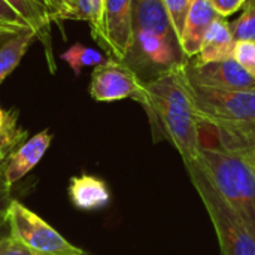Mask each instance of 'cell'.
Returning <instances> with one entry per match:
<instances>
[{
  "instance_id": "4316f807",
  "label": "cell",
  "mask_w": 255,
  "mask_h": 255,
  "mask_svg": "<svg viewBox=\"0 0 255 255\" xmlns=\"http://www.w3.org/2000/svg\"><path fill=\"white\" fill-rule=\"evenodd\" d=\"M242 152L245 154L247 160L250 161V164L253 166V169H254V172H255V145L250 146V148H247V149H242Z\"/></svg>"
},
{
  "instance_id": "3957f363",
  "label": "cell",
  "mask_w": 255,
  "mask_h": 255,
  "mask_svg": "<svg viewBox=\"0 0 255 255\" xmlns=\"http://www.w3.org/2000/svg\"><path fill=\"white\" fill-rule=\"evenodd\" d=\"M197 163L255 236V172L245 154L218 143L203 145Z\"/></svg>"
},
{
  "instance_id": "9c48e42d",
  "label": "cell",
  "mask_w": 255,
  "mask_h": 255,
  "mask_svg": "<svg viewBox=\"0 0 255 255\" xmlns=\"http://www.w3.org/2000/svg\"><path fill=\"white\" fill-rule=\"evenodd\" d=\"M52 140L48 130H42L30 139L19 143L7 157L4 169V181L9 187L22 179L46 154Z\"/></svg>"
},
{
  "instance_id": "7a4b0ae2",
  "label": "cell",
  "mask_w": 255,
  "mask_h": 255,
  "mask_svg": "<svg viewBox=\"0 0 255 255\" xmlns=\"http://www.w3.org/2000/svg\"><path fill=\"white\" fill-rule=\"evenodd\" d=\"M187 84L200 130H212L215 143L241 151L255 145V88L221 90L188 79Z\"/></svg>"
},
{
  "instance_id": "4fadbf2b",
  "label": "cell",
  "mask_w": 255,
  "mask_h": 255,
  "mask_svg": "<svg viewBox=\"0 0 255 255\" xmlns=\"http://www.w3.org/2000/svg\"><path fill=\"white\" fill-rule=\"evenodd\" d=\"M105 0H64V19H76L88 22L93 39L97 42L102 31V15Z\"/></svg>"
},
{
  "instance_id": "d4e9b609",
  "label": "cell",
  "mask_w": 255,
  "mask_h": 255,
  "mask_svg": "<svg viewBox=\"0 0 255 255\" xmlns=\"http://www.w3.org/2000/svg\"><path fill=\"white\" fill-rule=\"evenodd\" d=\"M45 3L49 9L52 22L61 21L63 12H64V0H45Z\"/></svg>"
},
{
  "instance_id": "52a82bcc",
  "label": "cell",
  "mask_w": 255,
  "mask_h": 255,
  "mask_svg": "<svg viewBox=\"0 0 255 255\" xmlns=\"http://www.w3.org/2000/svg\"><path fill=\"white\" fill-rule=\"evenodd\" d=\"M133 42V0H105L97 43L109 58L124 61Z\"/></svg>"
},
{
  "instance_id": "5bb4252c",
  "label": "cell",
  "mask_w": 255,
  "mask_h": 255,
  "mask_svg": "<svg viewBox=\"0 0 255 255\" xmlns=\"http://www.w3.org/2000/svg\"><path fill=\"white\" fill-rule=\"evenodd\" d=\"M37 37L34 31L10 36L0 48V85L16 69L31 42Z\"/></svg>"
},
{
  "instance_id": "44dd1931",
  "label": "cell",
  "mask_w": 255,
  "mask_h": 255,
  "mask_svg": "<svg viewBox=\"0 0 255 255\" xmlns=\"http://www.w3.org/2000/svg\"><path fill=\"white\" fill-rule=\"evenodd\" d=\"M233 58L255 79V42H236Z\"/></svg>"
},
{
  "instance_id": "484cf974",
  "label": "cell",
  "mask_w": 255,
  "mask_h": 255,
  "mask_svg": "<svg viewBox=\"0 0 255 255\" xmlns=\"http://www.w3.org/2000/svg\"><path fill=\"white\" fill-rule=\"evenodd\" d=\"M10 238V232H9V224H7V218L0 221V254L3 251V247L6 244V241Z\"/></svg>"
},
{
  "instance_id": "83f0119b",
  "label": "cell",
  "mask_w": 255,
  "mask_h": 255,
  "mask_svg": "<svg viewBox=\"0 0 255 255\" xmlns=\"http://www.w3.org/2000/svg\"><path fill=\"white\" fill-rule=\"evenodd\" d=\"M6 121H7V112H4L1 108H0V133L3 131L4 126H6Z\"/></svg>"
},
{
  "instance_id": "7402d4cb",
  "label": "cell",
  "mask_w": 255,
  "mask_h": 255,
  "mask_svg": "<svg viewBox=\"0 0 255 255\" xmlns=\"http://www.w3.org/2000/svg\"><path fill=\"white\" fill-rule=\"evenodd\" d=\"M4 169H6V161L0 164V221L6 218L9 206L13 200L10 197V187L4 181Z\"/></svg>"
},
{
  "instance_id": "5b68a950",
  "label": "cell",
  "mask_w": 255,
  "mask_h": 255,
  "mask_svg": "<svg viewBox=\"0 0 255 255\" xmlns=\"http://www.w3.org/2000/svg\"><path fill=\"white\" fill-rule=\"evenodd\" d=\"M6 218L10 238L36 255H87L19 200H12Z\"/></svg>"
},
{
  "instance_id": "9a60e30c",
  "label": "cell",
  "mask_w": 255,
  "mask_h": 255,
  "mask_svg": "<svg viewBox=\"0 0 255 255\" xmlns=\"http://www.w3.org/2000/svg\"><path fill=\"white\" fill-rule=\"evenodd\" d=\"M10 4L36 31V34H43L49 30L52 22L49 9L45 0H4Z\"/></svg>"
},
{
  "instance_id": "d6986e66",
  "label": "cell",
  "mask_w": 255,
  "mask_h": 255,
  "mask_svg": "<svg viewBox=\"0 0 255 255\" xmlns=\"http://www.w3.org/2000/svg\"><path fill=\"white\" fill-rule=\"evenodd\" d=\"M0 25L6 27L12 33V36L19 34V33L34 31L28 25V22L10 4H7L4 0H0Z\"/></svg>"
},
{
  "instance_id": "e0dca14e",
  "label": "cell",
  "mask_w": 255,
  "mask_h": 255,
  "mask_svg": "<svg viewBox=\"0 0 255 255\" xmlns=\"http://www.w3.org/2000/svg\"><path fill=\"white\" fill-rule=\"evenodd\" d=\"M242 15L230 24L236 42H255V0H247Z\"/></svg>"
},
{
  "instance_id": "8fae6325",
  "label": "cell",
  "mask_w": 255,
  "mask_h": 255,
  "mask_svg": "<svg viewBox=\"0 0 255 255\" xmlns=\"http://www.w3.org/2000/svg\"><path fill=\"white\" fill-rule=\"evenodd\" d=\"M69 199L79 211H100L111 202V191L106 182L97 176L82 173L69 182Z\"/></svg>"
},
{
  "instance_id": "cb8c5ba5",
  "label": "cell",
  "mask_w": 255,
  "mask_h": 255,
  "mask_svg": "<svg viewBox=\"0 0 255 255\" xmlns=\"http://www.w3.org/2000/svg\"><path fill=\"white\" fill-rule=\"evenodd\" d=\"M0 255H36L33 251H30L27 247H24L22 244L13 241L12 238H9L3 247V251Z\"/></svg>"
},
{
  "instance_id": "2e32d148",
  "label": "cell",
  "mask_w": 255,
  "mask_h": 255,
  "mask_svg": "<svg viewBox=\"0 0 255 255\" xmlns=\"http://www.w3.org/2000/svg\"><path fill=\"white\" fill-rule=\"evenodd\" d=\"M61 60L69 64V67L73 70V73L78 76L82 69L85 67H97L102 64L106 58L102 52H99L94 48L85 46L82 43H73L70 48H67L61 54Z\"/></svg>"
},
{
  "instance_id": "603a6c76",
  "label": "cell",
  "mask_w": 255,
  "mask_h": 255,
  "mask_svg": "<svg viewBox=\"0 0 255 255\" xmlns=\"http://www.w3.org/2000/svg\"><path fill=\"white\" fill-rule=\"evenodd\" d=\"M212 7L221 16H229L245 6L247 0H209Z\"/></svg>"
},
{
  "instance_id": "ac0fdd59",
  "label": "cell",
  "mask_w": 255,
  "mask_h": 255,
  "mask_svg": "<svg viewBox=\"0 0 255 255\" xmlns=\"http://www.w3.org/2000/svg\"><path fill=\"white\" fill-rule=\"evenodd\" d=\"M24 134H25V131H22L16 126L15 115H12L10 112H7L6 126H4L3 131L0 133V164H3L6 161V158L9 157V154L19 143L24 142Z\"/></svg>"
},
{
  "instance_id": "ba28073f",
  "label": "cell",
  "mask_w": 255,
  "mask_h": 255,
  "mask_svg": "<svg viewBox=\"0 0 255 255\" xmlns=\"http://www.w3.org/2000/svg\"><path fill=\"white\" fill-rule=\"evenodd\" d=\"M184 73L188 81L221 90H254L255 79L235 60L199 63L191 60L185 64Z\"/></svg>"
},
{
  "instance_id": "7c38bea8",
  "label": "cell",
  "mask_w": 255,
  "mask_h": 255,
  "mask_svg": "<svg viewBox=\"0 0 255 255\" xmlns=\"http://www.w3.org/2000/svg\"><path fill=\"white\" fill-rule=\"evenodd\" d=\"M236 40L230 30V22L226 16L218 15L206 31L200 52L194 58L199 63H211V61H223L233 58Z\"/></svg>"
},
{
  "instance_id": "6da1fadb",
  "label": "cell",
  "mask_w": 255,
  "mask_h": 255,
  "mask_svg": "<svg viewBox=\"0 0 255 255\" xmlns=\"http://www.w3.org/2000/svg\"><path fill=\"white\" fill-rule=\"evenodd\" d=\"M137 103L149 118L154 140L172 143L184 164L196 163L203 143L184 67L145 82Z\"/></svg>"
},
{
  "instance_id": "ffe728a7",
  "label": "cell",
  "mask_w": 255,
  "mask_h": 255,
  "mask_svg": "<svg viewBox=\"0 0 255 255\" xmlns=\"http://www.w3.org/2000/svg\"><path fill=\"white\" fill-rule=\"evenodd\" d=\"M191 3L193 0H163V4L167 10V15L172 21V25L179 40L184 33V25H185V19H187Z\"/></svg>"
},
{
  "instance_id": "277c9868",
  "label": "cell",
  "mask_w": 255,
  "mask_h": 255,
  "mask_svg": "<svg viewBox=\"0 0 255 255\" xmlns=\"http://www.w3.org/2000/svg\"><path fill=\"white\" fill-rule=\"evenodd\" d=\"M185 167L215 229L223 255H255V236L221 197L200 164L196 161Z\"/></svg>"
},
{
  "instance_id": "8992f818",
  "label": "cell",
  "mask_w": 255,
  "mask_h": 255,
  "mask_svg": "<svg viewBox=\"0 0 255 255\" xmlns=\"http://www.w3.org/2000/svg\"><path fill=\"white\" fill-rule=\"evenodd\" d=\"M145 82L124 61L106 58L94 67L90 82V94L96 102H118L124 99L139 100Z\"/></svg>"
},
{
  "instance_id": "30bf717a",
  "label": "cell",
  "mask_w": 255,
  "mask_h": 255,
  "mask_svg": "<svg viewBox=\"0 0 255 255\" xmlns=\"http://www.w3.org/2000/svg\"><path fill=\"white\" fill-rule=\"evenodd\" d=\"M218 16L209 0H193L181 37V45L188 58L197 57L202 48L203 37L214 19Z\"/></svg>"
}]
</instances>
